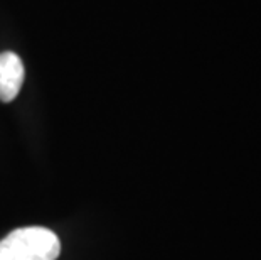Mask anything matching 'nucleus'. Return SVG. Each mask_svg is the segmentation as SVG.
I'll return each mask as SVG.
<instances>
[{"mask_svg": "<svg viewBox=\"0 0 261 260\" xmlns=\"http://www.w3.org/2000/svg\"><path fill=\"white\" fill-rule=\"evenodd\" d=\"M59 253L56 233L42 226L14 230L0 242V260H56Z\"/></svg>", "mask_w": 261, "mask_h": 260, "instance_id": "f257e3e1", "label": "nucleus"}, {"mask_svg": "<svg viewBox=\"0 0 261 260\" xmlns=\"http://www.w3.org/2000/svg\"><path fill=\"white\" fill-rule=\"evenodd\" d=\"M24 64L17 54L10 51L0 54V100H15L24 83Z\"/></svg>", "mask_w": 261, "mask_h": 260, "instance_id": "f03ea898", "label": "nucleus"}]
</instances>
